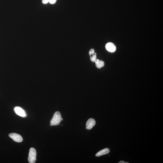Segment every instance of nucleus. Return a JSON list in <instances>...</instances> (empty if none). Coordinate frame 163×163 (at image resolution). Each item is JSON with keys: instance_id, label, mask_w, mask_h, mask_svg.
Listing matches in <instances>:
<instances>
[{"instance_id": "obj_2", "label": "nucleus", "mask_w": 163, "mask_h": 163, "mask_svg": "<svg viewBox=\"0 0 163 163\" xmlns=\"http://www.w3.org/2000/svg\"><path fill=\"white\" fill-rule=\"evenodd\" d=\"M36 152L35 148H31L29 151L28 160L29 163H35L36 160Z\"/></svg>"}, {"instance_id": "obj_5", "label": "nucleus", "mask_w": 163, "mask_h": 163, "mask_svg": "<svg viewBox=\"0 0 163 163\" xmlns=\"http://www.w3.org/2000/svg\"><path fill=\"white\" fill-rule=\"evenodd\" d=\"M95 121L93 118H90L87 121L86 128L88 130L92 129L95 124Z\"/></svg>"}, {"instance_id": "obj_10", "label": "nucleus", "mask_w": 163, "mask_h": 163, "mask_svg": "<svg viewBox=\"0 0 163 163\" xmlns=\"http://www.w3.org/2000/svg\"><path fill=\"white\" fill-rule=\"evenodd\" d=\"M89 53L90 56L92 55H93L95 53L94 50L93 49H91L90 51H89Z\"/></svg>"}, {"instance_id": "obj_13", "label": "nucleus", "mask_w": 163, "mask_h": 163, "mask_svg": "<svg viewBox=\"0 0 163 163\" xmlns=\"http://www.w3.org/2000/svg\"><path fill=\"white\" fill-rule=\"evenodd\" d=\"M128 162H125L124 161H121L119 162V163H128Z\"/></svg>"}, {"instance_id": "obj_11", "label": "nucleus", "mask_w": 163, "mask_h": 163, "mask_svg": "<svg viewBox=\"0 0 163 163\" xmlns=\"http://www.w3.org/2000/svg\"><path fill=\"white\" fill-rule=\"evenodd\" d=\"M56 0H50L49 3L51 4H54L56 2Z\"/></svg>"}, {"instance_id": "obj_7", "label": "nucleus", "mask_w": 163, "mask_h": 163, "mask_svg": "<svg viewBox=\"0 0 163 163\" xmlns=\"http://www.w3.org/2000/svg\"><path fill=\"white\" fill-rule=\"evenodd\" d=\"M110 152L109 149L106 148L99 151L96 154L95 156L97 157H99L102 155H106V154H108Z\"/></svg>"}, {"instance_id": "obj_9", "label": "nucleus", "mask_w": 163, "mask_h": 163, "mask_svg": "<svg viewBox=\"0 0 163 163\" xmlns=\"http://www.w3.org/2000/svg\"><path fill=\"white\" fill-rule=\"evenodd\" d=\"M97 56H96V54L95 53L92 55V56H91L90 60L92 62H95L96 60H97Z\"/></svg>"}, {"instance_id": "obj_12", "label": "nucleus", "mask_w": 163, "mask_h": 163, "mask_svg": "<svg viewBox=\"0 0 163 163\" xmlns=\"http://www.w3.org/2000/svg\"><path fill=\"white\" fill-rule=\"evenodd\" d=\"M50 0H42V3L43 4H46L49 3Z\"/></svg>"}, {"instance_id": "obj_8", "label": "nucleus", "mask_w": 163, "mask_h": 163, "mask_svg": "<svg viewBox=\"0 0 163 163\" xmlns=\"http://www.w3.org/2000/svg\"><path fill=\"white\" fill-rule=\"evenodd\" d=\"M96 66L98 68H101L104 66V62L102 61L99 60V59H97L95 61Z\"/></svg>"}, {"instance_id": "obj_6", "label": "nucleus", "mask_w": 163, "mask_h": 163, "mask_svg": "<svg viewBox=\"0 0 163 163\" xmlns=\"http://www.w3.org/2000/svg\"><path fill=\"white\" fill-rule=\"evenodd\" d=\"M106 50L109 52H114L116 50L115 45L111 42H109L106 44Z\"/></svg>"}, {"instance_id": "obj_3", "label": "nucleus", "mask_w": 163, "mask_h": 163, "mask_svg": "<svg viewBox=\"0 0 163 163\" xmlns=\"http://www.w3.org/2000/svg\"><path fill=\"white\" fill-rule=\"evenodd\" d=\"M14 111L16 114L22 117L25 118L27 116L26 113L24 110L19 106L15 107Z\"/></svg>"}, {"instance_id": "obj_1", "label": "nucleus", "mask_w": 163, "mask_h": 163, "mask_svg": "<svg viewBox=\"0 0 163 163\" xmlns=\"http://www.w3.org/2000/svg\"><path fill=\"white\" fill-rule=\"evenodd\" d=\"M61 117L60 113L56 111L53 117L50 122V126H55L59 125L61 121Z\"/></svg>"}, {"instance_id": "obj_4", "label": "nucleus", "mask_w": 163, "mask_h": 163, "mask_svg": "<svg viewBox=\"0 0 163 163\" xmlns=\"http://www.w3.org/2000/svg\"><path fill=\"white\" fill-rule=\"evenodd\" d=\"M9 136L10 138L12 139L15 142H21L23 140V138L20 135L18 134L12 133L9 134Z\"/></svg>"}]
</instances>
